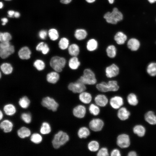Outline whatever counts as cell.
<instances>
[{
    "label": "cell",
    "mask_w": 156,
    "mask_h": 156,
    "mask_svg": "<svg viewBox=\"0 0 156 156\" xmlns=\"http://www.w3.org/2000/svg\"><path fill=\"white\" fill-rule=\"evenodd\" d=\"M103 17L107 23L116 25L123 20L124 15L122 12L117 7H114L111 11L105 13Z\"/></svg>",
    "instance_id": "obj_1"
},
{
    "label": "cell",
    "mask_w": 156,
    "mask_h": 156,
    "mask_svg": "<svg viewBox=\"0 0 156 156\" xmlns=\"http://www.w3.org/2000/svg\"><path fill=\"white\" fill-rule=\"evenodd\" d=\"M118 82L116 80H110L107 82L102 81L97 83L96 86V89L102 92H116L120 88Z\"/></svg>",
    "instance_id": "obj_2"
},
{
    "label": "cell",
    "mask_w": 156,
    "mask_h": 156,
    "mask_svg": "<svg viewBox=\"0 0 156 156\" xmlns=\"http://www.w3.org/2000/svg\"><path fill=\"white\" fill-rule=\"evenodd\" d=\"M85 85H93L97 83V79L95 74L90 69L85 68L83 71V74L77 80Z\"/></svg>",
    "instance_id": "obj_3"
},
{
    "label": "cell",
    "mask_w": 156,
    "mask_h": 156,
    "mask_svg": "<svg viewBox=\"0 0 156 156\" xmlns=\"http://www.w3.org/2000/svg\"><path fill=\"white\" fill-rule=\"evenodd\" d=\"M69 139V136L66 133L60 131L55 135L52 142V145L55 148L58 149L67 143Z\"/></svg>",
    "instance_id": "obj_4"
},
{
    "label": "cell",
    "mask_w": 156,
    "mask_h": 156,
    "mask_svg": "<svg viewBox=\"0 0 156 156\" xmlns=\"http://www.w3.org/2000/svg\"><path fill=\"white\" fill-rule=\"evenodd\" d=\"M66 60L63 57L55 56L52 57L50 61V66L57 72H61L66 64Z\"/></svg>",
    "instance_id": "obj_5"
},
{
    "label": "cell",
    "mask_w": 156,
    "mask_h": 156,
    "mask_svg": "<svg viewBox=\"0 0 156 156\" xmlns=\"http://www.w3.org/2000/svg\"><path fill=\"white\" fill-rule=\"evenodd\" d=\"M15 51L14 46L10 42H1L0 44V56L4 59L13 54Z\"/></svg>",
    "instance_id": "obj_6"
},
{
    "label": "cell",
    "mask_w": 156,
    "mask_h": 156,
    "mask_svg": "<svg viewBox=\"0 0 156 156\" xmlns=\"http://www.w3.org/2000/svg\"><path fill=\"white\" fill-rule=\"evenodd\" d=\"M125 45L128 50L133 53L138 51L142 47V43L140 41L135 37L129 38Z\"/></svg>",
    "instance_id": "obj_7"
},
{
    "label": "cell",
    "mask_w": 156,
    "mask_h": 156,
    "mask_svg": "<svg viewBox=\"0 0 156 156\" xmlns=\"http://www.w3.org/2000/svg\"><path fill=\"white\" fill-rule=\"evenodd\" d=\"M105 73L107 78H112L117 77L119 75L120 69L117 64L113 63L106 67Z\"/></svg>",
    "instance_id": "obj_8"
},
{
    "label": "cell",
    "mask_w": 156,
    "mask_h": 156,
    "mask_svg": "<svg viewBox=\"0 0 156 156\" xmlns=\"http://www.w3.org/2000/svg\"><path fill=\"white\" fill-rule=\"evenodd\" d=\"M86 85L77 81L69 83L68 86L69 90L73 93H80L86 90Z\"/></svg>",
    "instance_id": "obj_9"
},
{
    "label": "cell",
    "mask_w": 156,
    "mask_h": 156,
    "mask_svg": "<svg viewBox=\"0 0 156 156\" xmlns=\"http://www.w3.org/2000/svg\"><path fill=\"white\" fill-rule=\"evenodd\" d=\"M41 104L42 105L53 111H56L59 106L58 104L53 98L49 96L43 98Z\"/></svg>",
    "instance_id": "obj_10"
},
{
    "label": "cell",
    "mask_w": 156,
    "mask_h": 156,
    "mask_svg": "<svg viewBox=\"0 0 156 156\" xmlns=\"http://www.w3.org/2000/svg\"><path fill=\"white\" fill-rule=\"evenodd\" d=\"M113 38L117 45L123 46L125 44L128 38L124 32L122 31H118L114 34Z\"/></svg>",
    "instance_id": "obj_11"
},
{
    "label": "cell",
    "mask_w": 156,
    "mask_h": 156,
    "mask_svg": "<svg viewBox=\"0 0 156 156\" xmlns=\"http://www.w3.org/2000/svg\"><path fill=\"white\" fill-rule=\"evenodd\" d=\"M116 143L117 145L121 148L128 147L130 144L129 136L125 133L119 135L117 138Z\"/></svg>",
    "instance_id": "obj_12"
},
{
    "label": "cell",
    "mask_w": 156,
    "mask_h": 156,
    "mask_svg": "<svg viewBox=\"0 0 156 156\" xmlns=\"http://www.w3.org/2000/svg\"><path fill=\"white\" fill-rule=\"evenodd\" d=\"M89 125L91 130L95 132H98L102 129L104 126V123L101 119L94 118L90 121Z\"/></svg>",
    "instance_id": "obj_13"
},
{
    "label": "cell",
    "mask_w": 156,
    "mask_h": 156,
    "mask_svg": "<svg viewBox=\"0 0 156 156\" xmlns=\"http://www.w3.org/2000/svg\"><path fill=\"white\" fill-rule=\"evenodd\" d=\"M146 74L152 78L156 77V61L152 60L146 65L145 68Z\"/></svg>",
    "instance_id": "obj_14"
},
{
    "label": "cell",
    "mask_w": 156,
    "mask_h": 156,
    "mask_svg": "<svg viewBox=\"0 0 156 156\" xmlns=\"http://www.w3.org/2000/svg\"><path fill=\"white\" fill-rule=\"evenodd\" d=\"M124 103L123 98L120 96L116 95L112 97L109 101L111 106L115 109H119Z\"/></svg>",
    "instance_id": "obj_15"
},
{
    "label": "cell",
    "mask_w": 156,
    "mask_h": 156,
    "mask_svg": "<svg viewBox=\"0 0 156 156\" xmlns=\"http://www.w3.org/2000/svg\"><path fill=\"white\" fill-rule=\"evenodd\" d=\"M73 113L75 117L79 118H83L86 114V108L83 105H78L73 108Z\"/></svg>",
    "instance_id": "obj_16"
},
{
    "label": "cell",
    "mask_w": 156,
    "mask_h": 156,
    "mask_svg": "<svg viewBox=\"0 0 156 156\" xmlns=\"http://www.w3.org/2000/svg\"><path fill=\"white\" fill-rule=\"evenodd\" d=\"M31 52L29 48L24 46L21 48L18 52L19 57L22 60H28L31 57Z\"/></svg>",
    "instance_id": "obj_17"
},
{
    "label": "cell",
    "mask_w": 156,
    "mask_h": 156,
    "mask_svg": "<svg viewBox=\"0 0 156 156\" xmlns=\"http://www.w3.org/2000/svg\"><path fill=\"white\" fill-rule=\"evenodd\" d=\"M95 102L98 106L104 107L108 103V100L107 98L103 94H98L95 97Z\"/></svg>",
    "instance_id": "obj_18"
},
{
    "label": "cell",
    "mask_w": 156,
    "mask_h": 156,
    "mask_svg": "<svg viewBox=\"0 0 156 156\" xmlns=\"http://www.w3.org/2000/svg\"><path fill=\"white\" fill-rule=\"evenodd\" d=\"M60 78V76L58 72L56 71L49 73L46 76L47 81L48 82L52 84H55L57 83Z\"/></svg>",
    "instance_id": "obj_19"
},
{
    "label": "cell",
    "mask_w": 156,
    "mask_h": 156,
    "mask_svg": "<svg viewBox=\"0 0 156 156\" xmlns=\"http://www.w3.org/2000/svg\"><path fill=\"white\" fill-rule=\"evenodd\" d=\"M88 34V32L85 29L79 28L75 31L74 36L77 40H82L86 38Z\"/></svg>",
    "instance_id": "obj_20"
},
{
    "label": "cell",
    "mask_w": 156,
    "mask_h": 156,
    "mask_svg": "<svg viewBox=\"0 0 156 156\" xmlns=\"http://www.w3.org/2000/svg\"><path fill=\"white\" fill-rule=\"evenodd\" d=\"M80 64V62L77 56H72L68 61V66L72 70H77Z\"/></svg>",
    "instance_id": "obj_21"
},
{
    "label": "cell",
    "mask_w": 156,
    "mask_h": 156,
    "mask_svg": "<svg viewBox=\"0 0 156 156\" xmlns=\"http://www.w3.org/2000/svg\"><path fill=\"white\" fill-rule=\"evenodd\" d=\"M79 98L81 102L86 104L89 103L92 99L91 94L85 91L79 93Z\"/></svg>",
    "instance_id": "obj_22"
},
{
    "label": "cell",
    "mask_w": 156,
    "mask_h": 156,
    "mask_svg": "<svg viewBox=\"0 0 156 156\" xmlns=\"http://www.w3.org/2000/svg\"><path fill=\"white\" fill-rule=\"evenodd\" d=\"M117 115L120 120H125L129 118L130 113L125 107H123L119 109Z\"/></svg>",
    "instance_id": "obj_23"
},
{
    "label": "cell",
    "mask_w": 156,
    "mask_h": 156,
    "mask_svg": "<svg viewBox=\"0 0 156 156\" xmlns=\"http://www.w3.org/2000/svg\"><path fill=\"white\" fill-rule=\"evenodd\" d=\"M98 47V43L95 39L92 38L89 39L86 43V48L88 51L90 52L96 50Z\"/></svg>",
    "instance_id": "obj_24"
},
{
    "label": "cell",
    "mask_w": 156,
    "mask_h": 156,
    "mask_svg": "<svg viewBox=\"0 0 156 156\" xmlns=\"http://www.w3.org/2000/svg\"><path fill=\"white\" fill-rule=\"evenodd\" d=\"M106 52L107 55L109 57L113 59L115 58L117 55V48L114 45L111 44L107 47Z\"/></svg>",
    "instance_id": "obj_25"
},
{
    "label": "cell",
    "mask_w": 156,
    "mask_h": 156,
    "mask_svg": "<svg viewBox=\"0 0 156 156\" xmlns=\"http://www.w3.org/2000/svg\"><path fill=\"white\" fill-rule=\"evenodd\" d=\"M68 49L69 54L72 56H77L80 52L79 46L76 43H73L70 45Z\"/></svg>",
    "instance_id": "obj_26"
},
{
    "label": "cell",
    "mask_w": 156,
    "mask_h": 156,
    "mask_svg": "<svg viewBox=\"0 0 156 156\" xmlns=\"http://www.w3.org/2000/svg\"><path fill=\"white\" fill-rule=\"evenodd\" d=\"M144 119L150 125L156 124V116L152 111H149L146 113Z\"/></svg>",
    "instance_id": "obj_27"
},
{
    "label": "cell",
    "mask_w": 156,
    "mask_h": 156,
    "mask_svg": "<svg viewBox=\"0 0 156 156\" xmlns=\"http://www.w3.org/2000/svg\"><path fill=\"white\" fill-rule=\"evenodd\" d=\"M13 124L11 122L8 120H5L2 122L0 125V127L3 130L5 133L10 132L12 130Z\"/></svg>",
    "instance_id": "obj_28"
},
{
    "label": "cell",
    "mask_w": 156,
    "mask_h": 156,
    "mask_svg": "<svg viewBox=\"0 0 156 156\" xmlns=\"http://www.w3.org/2000/svg\"><path fill=\"white\" fill-rule=\"evenodd\" d=\"M36 49L38 51H41L44 55L47 54L50 51V49L48 44L42 42H39L37 45Z\"/></svg>",
    "instance_id": "obj_29"
},
{
    "label": "cell",
    "mask_w": 156,
    "mask_h": 156,
    "mask_svg": "<svg viewBox=\"0 0 156 156\" xmlns=\"http://www.w3.org/2000/svg\"><path fill=\"white\" fill-rule=\"evenodd\" d=\"M0 68L2 72L6 75L11 74L13 71V68L12 65L7 62L2 63L0 66Z\"/></svg>",
    "instance_id": "obj_30"
},
{
    "label": "cell",
    "mask_w": 156,
    "mask_h": 156,
    "mask_svg": "<svg viewBox=\"0 0 156 156\" xmlns=\"http://www.w3.org/2000/svg\"><path fill=\"white\" fill-rule=\"evenodd\" d=\"M127 100L128 103L131 105H136L138 102L137 95L133 92L130 93L128 95Z\"/></svg>",
    "instance_id": "obj_31"
},
{
    "label": "cell",
    "mask_w": 156,
    "mask_h": 156,
    "mask_svg": "<svg viewBox=\"0 0 156 156\" xmlns=\"http://www.w3.org/2000/svg\"><path fill=\"white\" fill-rule=\"evenodd\" d=\"M90 132L89 129L85 127H83L79 129L77 135L80 138H86L90 135Z\"/></svg>",
    "instance_id": "obj_32"
},
{
    "label": "cell",
    "mask_w": 156,
    "mask_h": 156,
    "mask_svg": "<svg viewBox=\"0 0 156 156\" xmlns=\"http://www.w3.org/2000/svg\"><path fill=\"white\" fill-rule=\"evenodd\" d=\"M133 131L134 133L140 137L143 136L146 132L144 127L141 125H137L134 127Z\"/></svg>",
    "instance_id": "obj_33"
},
{
    "label": "cell",
    "mask_w": 156,
    "mask_h": 156,
    "mask_svg": "<svg viewBox=\"0 0 156 156\" xmlns=\"http://www.w3.org/2000/svg\"><path fill=\"white\" fill-rule=\"evenodd\" d=\"M18 136L20 138H24L28 137L31 134L30 130L25 127H22L17 131Z\"/></svg>",
    "instance_id": "obj_34"
},
{
    "label": "cell",
    "mask_w": 156,
    "mask_h": 156,
    "mask_svg": "<svg viewBox=\"0 0 156 156\" xmlns=\"http://www.w3.org/2000/svg\"><path fill=\"white\" fill-rule=\"evenodd\" d=\"M69 45V41L68 39L65 37L61 38L58 42L59 47L62 50H66L68 49Z\"/></svg>",
    "instance_id": "obj_35"
},
{
    "label": "cell",
    "mask_w": 156,
    "mask_h": 156,
    "mask_svg": "<svg viewBox=\"0 0 156 156\" xmlns=\"http://www.w3.org/2000/svg\"><path fill=\"white\" fill-rule=\"evenodd\" d=\"M3 110L7 115L12 116L16 112V109L14 106L11 104L6 105L3 107Z\"/></svg>",
    "instance_id": "obj_36"
},
{
    "label": "cell",
    "mask_w": 156,
    "mask_h": 156,
    "mask_svg": "<svg viewBox=\"0 0 156 156\" xmlns=\"http://www.w3.org/2000/svg\"><path fill=\"white\" fill-rule=\"evenodd\" d=\"M48 34L50 39L52 41L57 40L59 36V33L57 30L54 28L49 29Z\"/></svg>",
    "instance_id": "obj_37"
},
{
    "label": "cell",
    "mask_w": 156,
    "mask_h": 156,
    "mask_svg": "<svg viewBox=\"0 0 156 156\" xmlns=\"http://www.w3.org/2000/svg\"><path fill=\"white\" fill-rule=\"evenodd\" d=\"M88 149L92 152H96L98 151L99 147V142L96 140H92L88 144Z\"/></svg>",
    "instance_id": "obj_38"
},
{
    "label": "cell",
    "mask_w": 156,
    "mask_h": 156,
    "mask_svg": "<svg viewBox=\"0 0 156 156\" xmlns=\"http://www.w3.org/2000/svg\"><path fill=\"white\" fill-rule=\"evenodd\" d=\"M33 66L38 71L43 70L45 67L44 62L40 59H37L35 60L33 63Z\"/></svg>",
    "instance_id": "obj_39"
},
{
    "label": "cell",
    "mask_w": 156,
    "mask_h": 156,
    "mask_svg": "<svg viewBox=\"0 0 156 156\" xmlns=\"http://www.w3.org/2000/svg\"><path fill=\"white\" fill-rule=\"evenodd\" d=\"M18 103L21 107L26 108L29 106L30 101L27 96H25L20 99Z\"/></svg>",
    "instance_id": "obj_40"
},
{
    "label": "cell",
    "mask_w": 156,
    "mask_h": 156,
    "mask_svg": "<svg viewBox=\"0 0 156 156\" xmlns=\"http://www.w3.org/2000/svg\"><path fill=\"white\" fill-rule=\"evenodd\" d=\"M12 39L11 34L8 32L0 33V41L1 42H8Z\"/></svg>",
    "instance_id": "obj_41"
},
{
    "label": "cell",
    "mask_w": 156,
    "mask_h": 156,
    "mask_svg": "<svg viewBox=\"0 0 156 156\" xmlns=\"http://www.w3.org/2000/svg\"><path fill=\"white\" fill-rule=\"evenodd\" d=\"M51 131V127L49 124L47 122L42 123L40 129V132L43 134L49 133Z\"/></svg>",
    "instance_id": "obj_42"
},
{
    "label": "cell",
    "mask_w": 156,
    "mask_h": 156,
    "mask_svg": "<svg viewBox=\"0 0 156 156\" xmlns=\"http://www.w3.org/2000/svg\"><path fill=\"white\" fill-rule=\"evenodd\" d=\"M89 110L90 113L94 116L98 115L100 112V109L97 105L91 104L89 107Z\"/></svg>",
    "instance_id": "obj_43"
},
{
    "label": "cell",
    "mask_w": 156,
    "mask_h": 156,
    "mask_svg": "<svg viewBox=\"0 0 156 156\" xmlns=\"http://www.w3.org/2000/svg\"><path fill=\"white\" fill-rule=\"evenodd\" d=\"M30 140L33 143L38 144L41 142L42 140V138L39 134L35 133L32 135Z\"/></svg>",
    "instance_id": "obj_44"
},
{
    "label": "cell",
    "mask_w": 156,
    "mask_h": 156,
    "mask_svg": "<svg viewBox=\"0 0 156 156\" xmlns=\"http://www.w3.org/2000/svg\"><path fill=\"white\" fill-rule=\"evenodd\" d=\"M21 118L26 123H29L31 122V116L29 114L26 113L22 114L21 115Z\"/></svg>",
    "instance_id": "obj_45"
},
{
    "label": "cell",
    "mask_w": 156,
    "mask_h": 156,
    "mask_svg": "<svg viewBox=\"0 0 156 156\" xmlns=\"http://www.w3.org/2000/svg\"><path fill=\"white\" fill-rule=\"evenodd\" d=\"M109 155L107 149L106 147H103L100 149L97 154V156H108Z\"/></svg>",
    "instance_id": "obj_46"
},
{
    "label": "cell",
    "mask_w": 156,
    "mask_h": 156,
    "mask_svg": "<svg viewBox=\"0 0 156 156\" xmlns=\"http://www.w3.org/2000/svg\"><path fill=\"white\" fill-rule=\"evenodd\" d=\"M47 35V31L45 30H42L39 31L38 34L39 38L41 39L44 40Z\"/></svg>",
    "instance_id": "obj_47"
},
{
    "label": "cell",
    "mask_w": 156,
    "mask_h": 156,
    "mask_svg": "<svg viewBox=\"0 0 156 156\" xmlns=\"http://www.w3.org/2000/svg\"><path fill=\"white\" fill-rule=\"evenodd\" d=\"M110 155L111 156H120L121 153L119 150L117 149H114L112 151Z\"/></svg>",
    "instance_id": "obj_48"
},
{
    "label": "cell",
    "mask_w": 156,
    "mask_h": 156,
    "mask_svg": "<svg viewBox=\"0 0 156 156\" xmlns=\"http://www.w3.org/2000/svg\"><path fill=\"white\" fill-rule=\"evenodd\" d=\"M15 12L13 10H9L8 12V16L10 18L14 16Z\"/></svg>",
    "instance_id": "obj_49"
},
{
    "label": "cell",
    "mask_w": 156,
    "mask_h": 156,
    "mask_svg": "<svg viewBox=\"0 0 156 156\" xmlns=\"http://www.w3.org/2000/svg\"><path fill=\"white\" fill-rule=\"evenodd\" d=\"M73 0H60V2L64 4H67L70 3Z\"/></svg>",
    "instance_id": "obj_50"
},
{
    "label": "cell",
    "mask_w": 156,
    "mask_h": 156,
    "mask_svg": "<svg viewBox=\"0 0 156 156\" xmlns=\"http://www.w3.org/2000/svg\"><path fill=\"white\" fill-rule=\"evenodd\" d=\"M1 21L2 22V25H5L8 22V20L7 18L4 17L1 19Z\"/></svg>",
    "instance_id": "obj_51"
},
{
    "label": "cell",
    "mask_w": 156,
    "mask_h": 156,
    "mask_svg": "<svg viewBox=\"0 0 156 156\" xmlns=\"http://www.w3.org/2000/svg\"><path fill=\"white\" fill-rule=\"evenodd\" d=\"M137 155V154L136 152L133 151L129 152L128 155V156H136Z\"/></svg>",
    "instance_id": "obj_52"
},
{
    "label": "cell",
    "mask_w": 156,
    "mask_h": 156,
    "mask_svg": "<svg viewBox=\"0 0 156 156\" xmlns=\"http://www.w3.org/2000/svg\"><path fill=\"white\" fill-rule=\"evenodd\" d=\"M20 16V13L18 12H15L14 16L16 18H19Z\"/></svg>",
    "instance_id": "obj_53"
},
{
    "label": "cell",
    "mask_w": 156,
    "mask_h": 156,
    "mask_svg": "<svg viewBox=\"0 0 156 156\" xmlns=\"http://www.w3.org/2000/svg\"><path fill=\"white\" fill-rule=\"evenodd\" d=\"M88 3H92L94 2L96 0H85Z\"/></svg>",
    "instance_id": "obj_54"
},
{
    "label": "cell",
    "mask_w": 156,
    "mask_h": 156,
    "mask_svg": "<svg viewBox=\"0 0 156 156\" xmlns=\"http://www.w3.org/2000/svg\"><path fill=\"white\" fill-rule=\"evenodd\" d=\"M109 3L111 5L113 4L115 1L116 0H107Z\"/></svg>",
    "instance_id": "obj_55"
},
{
    "label": "cell",
    "mask_w": 156,
    "mask_h": 156,
    "mask_svg": "<svg viewBox=\"0 0 156 156\" xmlns=\"http://www.w3.org/2000/svg\"><path fill=\"white\" fill-rule=\"evenodd\" d=\"M148 2L151 4H153L156 3V0H147Z\"/></svg>",
    "instance_id": "obj_56"
},
{
    "label": "cell",
    "mask_w": 156,
    "mask_h": 156,
    "mask_svg": "<svg viewBox=\"0 0 156 156\" xmlns=\"http://www.w3.org/2000/svg\"><path fill=\"white\" fill-rule=\"evenodd\" d=\"M3 117V114L1 110L0 111V119L1 120Z\"/></svg>",
    "instance_id": "obj_57"
},
{
    "label": "cell",
    "mask_w": 156,
    "mask_h": 156,
    "mask_svg": "<svg viewBox=\"0 0 156 156\" xmlns=\"http://www.w3.org/2000/svg\"><path fill=\"white\" fill-rule=\"evenodd\" d=\"M3 6V4L2 2L1 1L0 2V9L2 8Z\"/></svg>",
    "instance_id": "obj_58"
},
{
    "label": "cell",
    "mask_w": 156,
    "mask_h": 156,
    "mask_svg": "<svg viewBox=\"0 0 156 156\" xmlns=\"http://www.w3.org/2000/svg\"><path fill=\"white\" fill-rule=\"evenodd\" d=\"M5 1H11V0H4Z\"/></svg>",
    "instance_id": "obj_59"
}]
</instances>
